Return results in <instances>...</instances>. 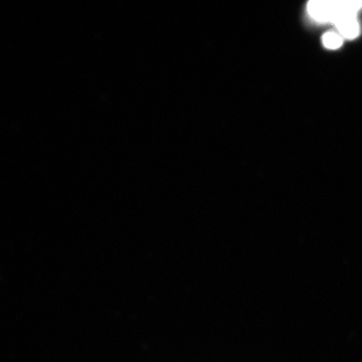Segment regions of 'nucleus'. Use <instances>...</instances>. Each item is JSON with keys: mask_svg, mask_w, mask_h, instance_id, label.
I'll return each instance as SVG.
<instances>
[{"mask_svg": "<svg viewBox=\"0 0 362 362\" xmlns=\"http://www.w3.org/2000/svg\"><path fill=\"white\" fill-rule=\"evenodd\" d=\"M361 6L362 1H311L308 10L314 19L336 24L343 18L355 16Z\"/></svg>", "mask_w": 362, "mask_h": 362, "instance_id": "nucleus-1", "label": "nucleus"}, {"mask_svg": "<svg viewBox=\"0 0 362 362\" xmlns=\"http://www.w3.org/2000/svg\"><path fill=\"white\" fill-rule=\"evenodd\" d=\"M339 34L347 39H354L359 35V25L355 16L343 18L336 23Z\"/></svg>", "mask_w": 362, "mask_h": 362, "instance_id": "nucleus-2", "label": "nucleus"}, {"mask_svg": "<svg viewBox=\"0 0 362 362\" xmlns=\"http://www.w3.org/2000/svg\"><path fill=\"white\" fill-rule=\"evenodd\" d=\"M342 43L341 35L336 33H328L323 36V44L328 49H336L341 47Z\"/></svg>", "mask_w": 362, "mask_h": 362, "instance_id": "nucleus-3", "label": "nucleus"}]
</instances>
